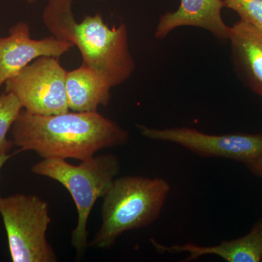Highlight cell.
<instances>
[{"mask_svg":"<svg viewBox=\"0 0 262 262\" xmlns=\"http://www.w3.org/2000/svg\"><path fill=\"white\" fill-rule=\"evenodd\" d=\"M150 242L160 253H188L184 261H194L206 255H215L228 262L262 261V218L246 235L214 246H201L193 243L168 246L153 238Z\"/></svg>","mask_w":262,"mask_h":262,"instance_id":"30bf717a","label":"cell"},{"mask_svg":"<svg viewBox=\"0 0 262 262\" xmlns=\"http://www.w3.org/2000/svg\"><path fill=\"white\" fill-rule=\"evenodd\" d=\"M170 191V184L159 177L130 176L114 179L103 196L101 228L89 246L107 249L124 232L154 223Z\"/></svg>","mask_w":262,"mask_h":262,"instance_id":"3957f363","label":"cell"},{"mask_svg":"<svg viewBox=\"0 0 262 262\" xmlns=\"http://www.w3.org/2000/svg\"><path fill=\"white\" fill-rule=\"evenodd\" d=\"M112 88L91 70L82 64L67 72L66 91L69 108L76 113H96L99 106H107Z\"/></svg>","mask_w":262,"mask_h":262,"instance_id":"7c38bea8","label":"cell"},{"mask_svg":"<svg viewBox=\"0 0 262 262\" xmlns=\"http://www.w3.org/2000/svg\"><path fill=\"white\" fill-rule=\"evenodd\" d=\"M151 140L178 144L203 158H226L244 165L262 158V133L212 135L188 127L158 129L137 125Z\"/></svg>","mask_w":262,"mask_h":262,"instance_id":"52a82bcc","label":"cell"},{"mask_svg":"<svg viewBox=\"0 0 262 262\" xmlns=\"http://www.w3.org/2000/svg\"><path fill=\"white\" fill-rule=\"evenodd\" d=\"M0 214L6 229L12 261H57L56 253L46 237L51 222L47 202L33 194L3 198Z\"/></svg>","mask_w":262,"mask_h":262,"instance_id":"5b68a950","label":"cell"},{"mask_svg":"<svg viewBox=\"0 0 262 262\" xmlns=\"http://www.w3.org/2000/svg\"><path fill=\"white\" fill-rule=\"evenodd\" d=\"M178 9L162 15L155 37L165 39L174 29L192 27L211 33L217 39L228 40L230 27L222 18L223 0H180Z\"/></svg>","mask_w":262,"mask_h":262,"instance_id":"9c48e42d","label":"cell"},{"mask_svg":"<svg viewBox=\"0 0 262 262\" xmlns=\"http://www.w3.org/2000/svg\"><path fill=\"white\" fill-rule=\"evenodd\" d=\"M19 151H33L43 159L84 161L101 149L123 145L129 133L96 113L39 115L22 110L12 127Z\"/></svg>","mask_w":262,"mask_h":262,"instance_id":"6da1fadb","label":"cell"},{"mask_svg":"<svg viewBox=\"0 0 262 262\" xmlns=\"http://www.w3.org/2000/svg\"><path fill=\"white\" fill-rule=\"evenodd\" d=\"M231 58L246 85L262 98V30L239 20L230 27Z\"/></svg>","mask_w":262,"mask_h":262,"instance_id":"8fae6325","label":"cell"},{"mask_svg":"<svg viewBox=\"0 0 262 262\" xmlns=\"http://www.w3.org/2000/svg\"><path fill=\"white\" fill-rule=\"evenodd\" d=\"M25 1L28 3H36V2L37 1V0H25Z\"/></svg>","mask_w":262,"mask_h":262,"instance_id":"e0dca14e","label":"cell"},{"mask_svg":"<svg viewBox=\"0 0 262 262\" xmlns=\"http://www.w3.org/2000/svg\"><path fill=\"white\" fill-rule=\"evenodd\" d=\"M99 1H105V0H99Z\"/></svg>","mask_w":262,"mask_h":262,"instance_id":"ac0fdd59","label":"cell"},{"mask_svg":"<svg viewBox=\"0 0 262 262\" xmlns=\"http://www.w3.org/2000/svg\"><path fill=\"white\" fill-rule=\"evenodd\" d=\"M47 28L54 37L73 43L82 55V64L96 72L112 89L126 82L135 71L124 23L110 28L101 13L87 15L77 23L72 9H63L51 17Z\"/></svg>","mask_w":262,"mask_h":262,"instance_id":"7a4b0ae2","label":"cell"},{"mask_svg":"<svg viewBox=\"0 0 262 262\" xmlns=\"http://www.w3.org/2000/svg\"><path fill=\"white\" fill-rule=\"evenodd\" d=\"M246 167L255 176L258 177V178L262 179V158L254 160V161L251 162L246 164Z\"/></svg>","mask_w":262,"mask_h":262,"instance_id":"9a60e30c","label":"cell"},{"mask_svg":"<svg viewBox=\"0 0 262 262\" xmlns=\"http://www.w3.org/2000/svg\"><path fill=\"white\" fill-rule=\"evenodd\" d=\"M226 8L234 10L241 20L262 30V0H223Z\"/></svg>","mask_w":262,"mask_h":262,"instance_id":"5bb4252c","label":"cell"},{"mask_svg":"<svg viewBox=\"0 0 262 262\" xmlns=\"http://www.w3.org/2000/svg\"><path fill=\"white\" fill-rule=\"evenodd\" d=\"M11 155H0V171H1V169L3 168V165H5V163H6V162L8 161V160H9L10 158H11ZM2 198H3L0 196V202H1Z\"/></svg>","mask_w":262,"mask_h":262,"instance_id":"2e32d148","label":"cell"},{"mask_svg":"<svg viewBox=\"0 0 262 262\" xmlns=\"http://www.w3.org/2000/svg\"><path fill=\"white\" fill-rule=\"evenodd\" d=\"M120 170L116 155H96L78 165L62 159H44L32 167L37 175L59 182L70 193L78 213L77 227L72 234V244L77 256L87 249V226L91 210L99 198H103Z\"/></svg>","mask_w":262,"mask_h":262,"instance_id":"277c9868","label":"cell"},{"mask_svg":"<svg viewBox=\"0 0 262 262\" xmlns=\"http://www.w3.org/2000/svg\"><path fill=\"white\" fill-rule=\"evenodd\" d=\"M66 71L56 57L42 56L29 63L5 82L29 113L39 115L68 113Z\"/></svg>","mask_w":262,"mask_h":262,"instance_id":"8992f818","label":"cell"},{"mask_svg":"<svg viewBox=\"0 0 262 262\" xmlns=\"http://www.w3.org/2000/svg\"><path fill=\"white\" fill-rule=\"evenodd\" d=\"M74 46L73 43L53 35L33 39L28 24H15L8 37L0 38V89L34 60L42 56L59 58Z\"/></svg>","mask_w":262,"mask_h":262,"instance_id":"ba28073f","label":"cell"},{"mask_svg":"<svg viewBox=\"0 0 262 262\" xmlns=\"http://www.w3.org/2000/svg\"><path fill=\"white\" fill-rule=\"evenodd\" d=\"M23 106L12 93L5 92L0 95V155L8 154L14 143L7 139L8 131Z\"/></svg>","mask_w":262,"mask_h":262,"instance_id":"4fadbf2b","label":"cell"}]
</instances>
